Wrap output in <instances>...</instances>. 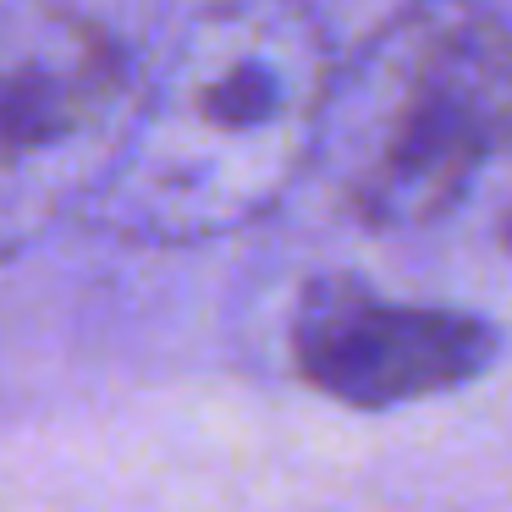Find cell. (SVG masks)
Wrapping results in <instances>:
<instances>
[{"label": "cell", "mask_w": 512, "mask_h": 512, "mask_svg": "<svg viewBox=\"0 0 512 512\" xmlns=\"http://www.w3.org/2000/svg\"><path fill=\"white\" fill-rule=\"evenodd\" d=\"M331 83L309 0H210L133 94L83 204L105 232L144 243L243 232L320 155Z\"/></svg>", "instance_id": "obj_1"}, {"label": "cell", "mask_w": 512, "mask_h": 512, "mask_svg": "<svg viewBox=\"0 0 512 512\" xmlns=\"http://www.w3.org/2000/svg\"><path fill=\"white\" fill-rule=\"evenodd\" d=\"M512 144V34L485 0H408L336 72L320 155L342 204L408 232Z\"/></svg>", "instance_id": "obj_2"}, {"label": "cell", "mask_w": 512, "mask_h": 512, "mask_svg": "<svg viewBox=\"0 0 512 512\" xmlns=\"http://www.w3.org/2000/svg\"><path fill=\"white\" fill-rule=\"evenodd\" d=\"M292 358L314 391L347 408H397L479 375L490 331L452 309L380 303L358 281H320L292 325Z\"/></svg>", "instance_id": "obj_3"}, {"label": "cell", "mask_w": 512, "mask_h": 512, "mask_svg": "<svg viewBox=\"0 0 512 512\" xmlns=\"http://www.w3.org/2000/svg\"><path fill=\"white\" fill-rule=\"evenodd\" d=\"M127 89V61L94 23L56 6L12 17L6 28V171L12 182L28 166L61 155L89 127L111 116Z\"/></svg>", "instance_id": "obj_4"}]
</instances>
